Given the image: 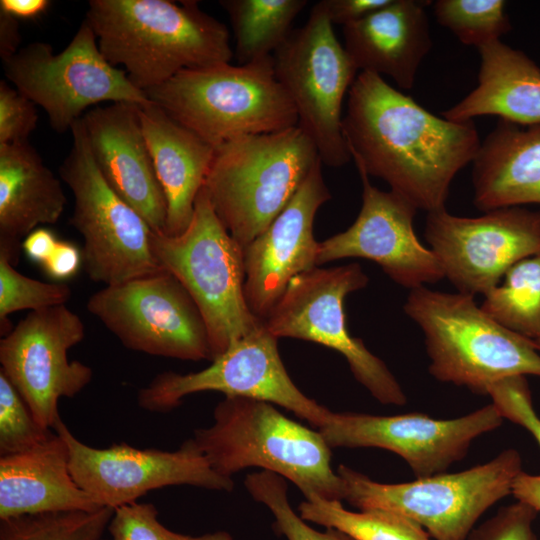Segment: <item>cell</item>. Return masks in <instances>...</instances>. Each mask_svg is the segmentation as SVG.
Segmentation results:
<instances>
[{
  "instance_id": "6da1fadb",
  "label": "cell",
  "mask_w": 540,
  "mask_h": 540,
  "mask_svg": "<svg viewBox=\"0 0 540 540\" xmlns=\"http://www.w3.org/2000/svg\"><path fill=\"white\" fill-rule=\"evenodd\" d=\"M342 130L357 170L427 213L445 208L454 177L481 144L473 121L438 117L370 72L348 91Z\"/></svg>"
},
{
  "instance_id": "7a4b0ae2",
  "label": "cell",
  "mask_w": 540,
  "mask_h": 540,
  "mask_svg": "<svg viewBox=\"0 0 540 540\" xmlns=\"http://www.w3.org/2000/svg\"><path fill=\"white\" fill-rule=\"evenodd\" d=\"M85 19L107 61L144 92L233 57L227 27L197 1L90 0Z\"/></svg>"
},
{
  "instance_id": "3957f363",
  "label": "cell",
  "mask_w": 540,
  "mask_h": 540,
  "mask_svg": "<svg viewBox=\"0 0 540 540\" xmlns=\"http://www.w3.org/2000/svg\"><path fill=\"white\" fill-rule=\"evenodd\" d=\"M191 438L224 477L259 467L293 482L305 498L343 500L342 480L319 430L286 417L270 402L225 397L214 408L213 424Z\"/></svg>"
},
{
  "instance_id": "277c9868",
  "label": "cell",
  "mask_w": 540,
  "mask_h": 540,
  "mask_svg": "<svg viewBox=\"0 0 540 540\" xmlns=\"http://www.w3.org/2000/svg\"><path fill=\"white\" fill-rule=\"evenodd\" d=\"M320 160L298 126L239 136L215 147L203 189L222 225L244 248L282 212Z\"/></svg>"
},
{
  "instance_id": "5b68a950",
  "label": "cell",
  "mask_w": 540,
  "mask_h": 540,
  "mask_svg": "<svg viewBox=\"0 0 540 540\" xmlns=\"http://www.w3.org/2000/svg\"><path fill=\"white\" fill-rule=\"evenodd\" d=\"M403 309L422 330L429 372L440 382L487 395L502 379L540 377L533 341L492 319L474 296L423 286L410 290Z\"/></svg>"
},
{
  "instance_id": "8992f818",
  "label": "cell",
  "mask_w": 540,
  "mask_h": 540,
  "mask_svg": "<svg viewBox=\"0 0 540 540\" xmlns=\"http://www.w3.org/2000/svg\"><path fill=\"white\" fill-rule=\"evenodd\" d=\"M145 93L214 147L298 123L294 104L275 77L273 56L240 66L221 63L183 70Z\"/></svg>"
},
{
  "instance_id": "52a82bcc",
  "label": "cell",
  "mask_w": 540,
  "mask_h": 540,
  "mask_svg": "<svg viewBox=\"0 0 540 540\" xmlns=\"http://www.w3.org/2000/svg\"><path fill=\"white\" fill-rule=\"evenodd\" d=\"M336 471L343 484V500L359 510L399 514L434 540H467L479 518L511 494L513 482L523 470L520 453L509 448L467 470L405 483L376 482L343 464Z\"/></svg>"
},
{
  "instance_id": "ba28073f",
  "label": "cell",
  "mask_w": 540,
  "mask_h": 540,
  "mask_svg": "<svg viewBox=\"0 0 540 540\" xmlns=\"http://www.w3.org/2000/svg\"><path fill=\"white\" fill-rule=\"evenodd\" d=\"M152 248L160 267L181 282L198 306L212 360L263 325L245 300L243 248L216 216L203 187L186 230L177 236L155 233Z\"/></svg>"
},
{
  "instance_id": "9c48e42d",
  "label": "cell",
  "mask_w": 540,
  "mask_h": 540,
  "mask_svg": "<svg viewBox=\"0 0 540 540\" xmlns=\"http://www.w3.org/2000/svg\"><path fill=\"white\" fill-rule=\"evenodd\" d=\"M70 132L72 147L59 174L73 195L70 224L83 238L82 265L88 277L109 286L161 271L152 248L155 232L101 175L82 118Z\"/></svg>"
},
{
  "instance_id": "30bf717a",
  "label": "cell",
  "mask_w": 540,
  "mask_h": 540,
  "mask_svg": "<svg viewBox=\"0 0 540 540\" xmlns=\"http://www.w3.org/2000/svg\"><path fill=\"white\" fill-rule=\"evenodd\" d=\"M2 63L7 79L45 110L57 133L71 130L88 108L102 102H151L123 69L107 61L85 18L61 52L46 42H32Z\"/></svg>"
},
{
  "instance_id": "8fae6325",
  "label": "cell",
  "mask_w": 540,
  "mask_h": 540,
  "mask_svg": "<svg viewBox=\"0 0 540 540\" xmlns=\"http://www.w3.org/2000/svg\"><path fill=\"white\" fill-rule=\"evenodd\" d=\"M273 61L275 77L296 109L297 126L313 141L322 164H347L352 158L342 130V103L358 70L321 1L274 52Z\"/></svg>"
},
{
  "instance_id": "7c38bea8",
  "label": "cell",
  "mask_w": 540,
  "mask_h": 540,
  "mask_svg": "<svg viewBox=\"0 0 540 540\" xmlns=\"http://www.w3.org/2000/svg\"><path fill=\"white\" fill-rule=\"evenodd\" d=\"M368 276L358 263L315 267L295 276L264 320L275 337L321 344L342 354L355 379L382 404L404 405L407 397L386 364L346 325L344 300L363 289Z\"/></svg>"
},
{
  "instance_id": "4fadbf2b",
  "label": "cell",
  "mask_w": 540,
  "mask_h": 540,
  "mask_svg": "<svg viewBox=\"0 0 540 540\" xmlns=\"http://www.w3.org/2000/svg\"><path fill=\"white\" fill-rule=\"evenodd\" d=\"M94 315L126 348L180 360H211L209 335L191 295L161 271L104 286L87 301Z\"/></svg>"
},
{
  "instance_id": "5bb4252c",
  "label": "cell",
  "mask_w": 540,
  "mask_h": 540,
  "mask_svg": "<svg viewBox=\"0 0 540 540\" xmlns=\"http://www.w3.org/2000/svg\"><path fill=\"white\" fill-rule=\"evenodd\" d=\"M247 397L283 407L319 429L330 410L306 396L290 378L278 350V338L263 323L212 360L203 370L157 374L137 394L140 408L168 412L199 392Z\"/></svg>"
},
{
  "instance_id": "9a60e30c",
  "label": "cell",
  "mask_w": 540,
  "mask_h": 540,
  "mask_svg": "<svg viewBox=\"0 0 540 540\" xmlns=\"http://www.w3.org/2000/svg\"><path fill=\"white\" fill-rule=\"evenodd\" d=\"M85 337L80 316L66 305L29 312L0 340V372L22 396L36 422L55 430L58 403L92 380V369L69 360L68 351Z\"/></svg>"
},
{
  "instance_id": "2e32d148",
  "label": "cell",
  "mask_w": 540,
  "mask_h": 540,
  "mask_svg": "<svg viewBox=\"0 0 540 540\" xmlns=\"http://www.w3.org/2000/svg\"><path fill=\"white\" fill-rule=\"evenodd\" d=\"M425 238L459 293L485 295L517 262L540 254V211L520 206L459 217L429 212Z\"/></svg>"
},
{
  "instance_id": "e0dca14e",
  "label": "cell",
  "mask_w": 540,
  "mask_h": 540,
  "mask_svg": "<svg viewBox=\"0 0 540 540\" xmlns=\"http://www.w3.org/2000/svg\"><path fill=\"white\" fill-rule=\"evenodd\" d=\"M69 449L70 470L76 483L100 506L116 509L136 502L147 492L190 485L231 491L232 478L217 473L192 438L175 451L140 449L127 443L106 448L89 446L60 420L54 430Z\"/></svg>"
},
{
  "instance_id": "ac0fdd59",
  "label": "cell",
  "mask_w": 540,
  "mask_h": 540,
  "mask_svg": "<svg viewBox=\"0 0 540 540\" xmlns=\"http://www.w3.org/2000/svg\"><path fill=\"white\" fill-rule=\"evenodd\" d=\"M504 418L491 402L464 416L442 420L422 413L380 416L330 411L317 430L332 448H380L405 460L416 478L445 473L479 436Z\"/></svg>"
},
{
  "instance_id": "d6986e66",
  "label": "cell",
  "mask_w": 540,
  "mask_h": 540,
  "mask_svg": "<svg viewBox=\"0 0 540 540\" xmlns=\"http://www.w3.org/2000/svg\"><path fill=\"white\" fill-rule=\"evenodd\" d=\"M357 171L363 186L361 210L349 228L319 242L317 266L364 258L377 263L395 283L410 290L443 279L438 258L415 234L417 208L391 190L381 191L365 172Z\"/></svg>"
},
{
  "instance_id": "ffe728a7",
  "label": "cell",
  "mask_w": 540,
  "mask_h": 540,
  "mask_svg": "<svg viewBox=\"0 0 540 540\" xmlns=\"http://www.w3.org/2000/svg\"><path fill=\"white\" fill-rule=\"evenodd\" d=\"M321 165H314L282 212L243 248L245 300L263 321L295 276L318 267L314 218L332 198Z\"/></svg>"
},
{
  "instance_id": "44dd1931",
  "label": "cell",
  "mask_w": 540,
  "mask_h": 540,
  "mask_svg": "<svg viewBox=\"0 0 540 540\" xmlns=\"http://www.w3.org/2000/svg\"><path fill=\"white\" fill-rule=\"evenodd\" d=\"M139 105L119 102L89 109L82 117L95 164L111 189L155 233H164L167 201L143 133Z\"/></svg>"
},
{
  "instance_id": "7402d4cb",
  "label": "cell",
  "mask_w": 540,
  "mask_h": 540,
  "mask_svg": "<svg viewBox=\"0 0 540 540\" xmlns=\"http://www.w3.org/2000/svg\"><path fill=\"white\" fill-rule=\"evenodd\" d=\"M431 1L390 0L360 21L343 27L344 48L357 70L386 75L411 89L432 47L425 8Z\"/></svg>"
},
{
  "instance_id": "603a6c76",
  "label": "cell",
  "mask_w": 540,
  "mask_h": 540,
  "mask_svg": "<svg viewBox=\"0 0 540 540\" xmlns=\"http://www.w3.org/2000/svg\"><path fill=\"white\" fill-rule=\"evenodd\" d=\"M100 508L74 480L68 446L57 432L33 449L0 456V519Z\"/></svg>"
},
{
  "instance_id": "cb8c5ba5",
  "label": "cell",
  "mask_w": 540,
  "mask_h": 540,
  "mask_svg": "<svg viewBox=\"0 0 540 540\" xmlns=\"http://www.w3.org/2000/svg\"><path fill=\"white\" fill-rule=\"evenodd\" d=\"M143 133L167 201L164 234L189 226L194 204L213 160L215 147L171 118L151 101L139 107Z\"/></svg>"
},
{
  "instance_id": "d4e9b609",
  "label": "cell",
  "mask_w": 540,
  "mask_h": 540,
  "mask_svg": "<svg viewBox=\"0 0 540 540\" xmlns=\"http://www.w3.org/2000/svg\"><path fill=\"white\" fill-rule=\"evenodd\" d=\"M65 205L61 180L29 141L0 145V254L15 265L25 237L56 223Z\"/></svg>"
},
{
  "instance_id": "484cf974",
  "label": "cell",
  "mask_w": 540,
  "mask_h": 540,
  "mask_svg": "<svg viewBox=\"0 0 540 540\" xmlns=\"http://www.w3.org/2000/svg\"><path fill=\"white\" fill-rule=\"evenodd\" d=\"M472 163L477 209L540 204V123L522 126L499 119Z\"/></svg>"
},
{
  "instance_id": "4316f807",
  "label": "cell",
  "mask_w": 540,
  "mask_h": 540,
  "mask_svg": "<svg viewBox=\"0 0 540 540\" xmlns=\"http://www.w3.org/2000/svg\"><path fill=\"white\" fill-rule=\"evenodd\" d=\"M478 52L477 86L442 116L456 122L494 115L522 126L540 123V67L501 40L479 47Z\"/></svg>"
},
{
  "instance_id": "83f0119b",
  "label": "cell",
  "mask_w": 540,
  "mask_h": 540,
  "mask_svg": "<svg viewBox=\"0 0 540 540\" xmlns=\"http://www.w3.org/2000/svg\"><path fill=\"white\" fill-rule=\"evenodd\" d=\"M307 0H221L235 40V55L241 65L266 57L286 41L296 16Z\"/></svg>"
},
{
  "instance_id": "f1b7e54d",
  "label": "cell",
  "mask_w": 540,
  "mask_h": 540,
  "mask_svg": "<svg viewBox=\"0 0 540 540\" xmlns=\"http://www.w3.org/2000/svg\"><path fill=\"white\" fill-rule=\"evenodd\" d=\"M503 277L480 307L500 325L534 340L540 335V254L517 262Z\"/></svg>"
},
{
  "instance_id": "f546056e",
  "label": "cell",
  "mask_w": 540,
  "mask_h": 540,
  "mask_svg": "<svg viewBox=\"0 0 540 540\" xmlns=\"http://www.w3.org/2000/svg\"><path fill=\"white\" fill-rule=\"evenodd\" d=\"M298 511L305 521L337 529L353 540H431L415 522L385 510L353 512L341 501L311 496L300 503Z\"/></svg>"
},
{
  "instance_id": "4dcf8cb0",
  "label": "cell",
  "mask_w": 540,
  "mask_h": 540,
  "mask_svg": "<svg viewBox=\"0 0 540 540\" xmlns=\"http://www.w3.org/2000/svg\"><path fill=\"white\" fill-rule=\"evenodd\" d=\"M114 509L58 511L0 519V540H100Z\"/></svg>"
},
{
  "instance_id": "1f68e13d",
  "label": "cell",
  "mask_w": 540,
  "mask_h": 540,
  "mask_svg": "<svg viewBox=\"0 0 540 540\" xmlns=\"http://www.w3.org/2000/svg\"><path fill=\"white\" fill-rule=\"evenodd\" d=\"M437 22L461 43L477 49L511 30L502 0H438L434 2Z\"/></svg>"
},
{
  "instance_id": "d6a6232c",
  "label": "cell",
  "mask_w": 540,
  "mask_h": 540,
  "mask_svg": "<svg viewBox=\"0 0 540 540\" xmlns=\"http://www.w3.org/2000/svg\"><path fill=\"white\" fill-rule=\"evenodd\" d=\"M248 493L265 505L274 517V528L287 540H353L347 534L327 528L320 532L310 527L291 507L285 478L270 472L250 473L244 480Z\"/></svg>"
},
{
  "instance_id": "836d02e7",
  "label": "cell",
  "mask_w": 540,
  "mask_h": 540,
  "mask_svg": "<svg viewBox=\"0 0 540 540\" xmlns=\"http://www.w3.org/2000/svg\"><path fill=\"white\" fill-rule=\"evenodd\" d=\"M72 296L65 283H47L27 277L18 272L11 261L0 254V324L1 334L6 335L12 327L8 315L29 309L66 305Z\"/></svg>"
},
{
  "instance_id": "e575fe53",
  "label": "cell",
  "mask_w": 540,
  "mask_h": 540,
  "mask_svg": "<svg viewBox=\"0 0 540 540\" xmlns=\"http://www.w3.org/2000/svg\"><path fill=\"white\" fill-rule=\"evenodd\" d=\"M52 432L36 422L22 396L0 372V456L33 449Z\"/></svg>"
},
{
  "instance_id": "d590c367",
  "label": "cell",
  "mask_w": 540,
  "mask_h": 540,
  "mask_svg": "<svg viewBox=\"0 0 540 540\" xmlns=\"http://www.w3.org/2000/svg\"><path fill=\"white\" fill-rule=\"evenodd\" d=\"M108 531L112 540H233L226 531L191 536L162 525L152 503L133 502L114 509Z\"/></svg>"
},
{
  "instance_id": "8d00e7d4",
  "label": "cell",
  "mask_w": 540,
  "mask_h": 540,
  "mask_svg": "<svg viewBox=\"0 0 540 540\" xmlns=\"http://www.w3.org/2000/svg\"><path fill=\"white\" fill-rule=\"evenodd\" d=\"M504 419L525 428L540 446V417L534 410L525 376H512L493 384L488 392Z\"/></svg>"
},
{
  "instance_id": "74e56055",
  "label": "cell",
  "mask_w": 540,
  "mask_h": 540,
  "mask_svg": "<svg viewBox=\"0 0 540 540\" xmlns=\"http://www.w3.org/2000/svg\"><path fill=\"white\" fill-rule=\"evenodd\" d=\"M537 513L528 504L517 501L474 527L467 540H537L532 528Z\"/></svg>"
},
{
  "instance_id": "f35d334b",
  "label": "cell",
  "mask_w": 540,
  "mask_h": 540,
  "mask_svg": "<svg viewBox=\"0 0 540 540\" xmlns=\"http://www.w3.org/2000/svg\"><path fill=\"white\" fill-rule=\"evenodd\" d=\"M38 114L35 104L6 81H0V145L29 141Z\"/></svg>"
},
{
  "instance_id": "ab89813d",
  "label": "cell",
  "mask_w": 540,
  "mask_h": 540,
  "mask_svg": "<svg viewBox=\"0 0 540 540\" xmlns=\"http://www.w3.org/2000/svg\"><path fill=\"white\" fill-rule=\"evenodd\" d=\"M330 22L347 26L387 5L390 0H322Z\"/></svg>"
},
{
  "instance_id": "60d3db41",
  "label": "cell",
  "mask_w": 540,
  "mask_h": 540,
  "mask_svg": "<svg viewBox=\"0 0 540 540\" xmlns=\"http://www.w3.org/2000/svg\"><path fill=\"white\" fill-rule=\"evenodd\" d=\"M82 264V254L70 242L58 241L50 257L42 264L45 272L56 280L73 277Z\"/></svg>"
},
{
  "instance_id": "b9f144b4",
  "label": "cell",
  "mask_w": 540,
  "mask_h": 540,
  "mask_svg": "<svg viewBox=\"0 0 540 540\" xmlns=\"http://www.w3.org/2000/svg\"><path fill=\"white\" fill-rule=\"evenodd\" d=\"M58 240L54 233L45 228H36L22 242L26 256L41 265L50 257Z\"/></svg>"
},
{
  "instance_id": "7bdbcfd3",
  "label": "cell",
  "mask_w": 540,
  "mask_h": 540,
  "mask_svg": "<svg viewBox=\"0 0 540 540\" xmlns=\"http://www.w3.org/2000/svg\"><path fill=\"white\" fill-rule=\"evenodd\" d=\"M511 494L517 501L526 503L540 512V475L521 471L513 482Z\"/></svg>"
},
{
  "instance_id": "ee69618b",
  "label": "cell",
  "mask_w": 540,
  "mask_h": 540,
  "mask_svg": "<svg viewBox=\"0 0 540 540\" xmlns=\"http://www.w3.org/2000/svg\"><path fill=\"white\" fill-rule=\"evenodd\" d=\"M21 35L18 19L0 12V57L3 60L20 50Z\"/></svg>"
},
{
  "instance_id": "f6af8a7d",
  "label": "cell",
  "mask_w": 540,
  "mask_h": 540,
  "mask_svg": "<svg viewBox=\"0 0 540 540\" xmlns=\"http://www.w3.org/2000/svg\"><path fill=\"white\" fill-rule=\"evenodd\" d=\"M50 5L48 0H1L0 12L18 20H29L44 14Z\"/></svg>"
},
{
  "instance_id": "bcb514c9",
  "label": "cell",
  "mask_w": 540,
  "mask_h": 540,
  "mask_svg": "<svg viewBox=\"0 0 540 540\" xmlns=\"http://www.w3.org/2000/svg\"><path fill=\"white\" fill-rule=\"evenodd\" d=\"M533 343L535 344V346L537 347V349L540 351V335L535 338L534 340H532Z\"/></svg>"
},
{
  "instance_id": "7dc6e473",
  "label": "cell",
  "mask_w": 540,
  "mask_h": 540,
  "mask_svg": "<svg viewBox=\"0 0 540 540\" xmlns=\"http://www.w3.org/2000/svg\"><path fill=\"white\" fill-rule=\"evenodd\" d=\"M100 540H105V539H100Z\"/></svg>"
}]
</instances>
